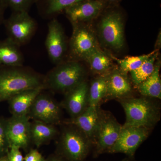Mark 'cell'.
I'll return each instance as SVG.
<instances>
[{"label":"cell","mask_w":161,"mask_h":161,"mask_svg":"<svg viewBox=\"0 0 161 161\" xmlns=\"http://www.w3.org/2000/svg\"><path fill=\"white\" fill-rule=\"evenodd\" d=\"M44 75L29 67L0 65V102L20 92L42 88Z\"/></svg>","instance_id":"6da1fadb"},{"label":"cell","mask_w":161,"mask_h":161,"mask_svg":"<svg viewBox=\"0 0 161 161\" xmlns=\"http://www.w3.org/2000/svg\"><path fill=\"white\" fill-rule=\"evenodd\" d=\"M86 74L80 61H63L44 75L43 89L65 94L85 81Z\"/></svg>","instance_id":"7a4b0ae2"},{"label":"cell","mask_w":161,"mask_h":161,"mask_svg":"<svg viewBox=\"0 0 161 161\" xmlns=\"http://www.w3.org/2000/svg\"><path fill=\"white\" fill-rule=\"evenodd\" d=\"M120 100L126 115L124 126L151 129L159 120V107L147 97L125 98Z\"/></svg>","instance_id":"3957f363"},{"label":"cell","mask_w":161,"mask_h":161,"mask_svg":"<svg viewBox=\"0 0 161 161\" xmlns=\"http://www.w3.org/2000/svg\"><path fill=\"white\" fill-rule=\"evenodd\" d=\"M67 125L58 141L60 156L66 161H84L93 142L78 128Z\"/></svg>","instance_id":"277c9868"},{"label":"cell","mask_w":161,"mask_h":161,"mask_svg":"<svg viewBox=\"0 0 161 161\" xmlns=\"http://www.w3.org/2000/svg\"><path fill=\"white\" fill-rule=\"evenodd\" d=\"M101 40L107 47L118 51L125 45L124 18L117 9H111L103 15L99 25Z\"/></svg>","instance_id":"5b68a950"},{"label":"cell","mask_w":161,"mask_h":161,"mask_svg":"<svg viewBox=\"0 0 161 161\" xmlns=\"http://www.w3.org/2000/svg\"><path fill=\"white\" fill-rule=\"evenodd\" d=\"M7 38L18 46L27 44L37 29V23L27 12H12L3 21Z\"/></svg>","instance_id":"8992f818"},{"label":"cell","mask_w":161,"mask_h":161,"mask_svg":"<svg viewBox=\"0 0 161 161\" xmlns=\"http://www.w3.org/2000/svg\"><path fill=\"white\" fill-rule=\"evenodd\" d=\"M122 126L112 114L100 109L99 122L94 142L96 154L108 152L117 141Z\"/></svg>","instance_id":"52a82bcc"},{"label":"cell","mask_w":161,"mask_h":161,"mask_svg":"<svg viewBox=\"0 0 161 161\" xmlns=\"http://www.w3.org/2000/svg\"><path fill=\"white\" fill-rule=\"evenodd\" d=\"M150 130L145 127L123 125L117 141L108 153H125L132 157L149 136Z\"/></svg>","instance_id":"ba28073f"},{"label":"cell","mask_w":161,"mask_h":161,"mask_svg":"<svg viewBox=\"0 0 161 161\" xmlns=\"http://www.w3.org/2000/svg\"><path fill=\"white\" fill-rule=\"evenodd\" d=\"M43 91L35 99L27 116L34 120L47 124H59L61 117V106L51 96L43 93Z\"/></svg>","instance_id":"9c48e42d"},{"label":"cell","mask_w":161,"mask_h":161,"mask_svg":"<svg viewBox=\"0 0 161 161\" xmlns=\"http://www.w3.org/2000/svg\"><path fill=\"white\" fill-rule=\"evenodd\" d=\"M72 25L73 33L69 44V55L74 60H83L88 53L98 47L96 38L85 23Z\"/></svg>","instance_id":"30bf717a"},{"label":"cell","mask_w":161,"mask_h":161,"mask_svg":"<svg viewBox=\"0 0 161 161\" xmlns=\"http://www.w3.org/2000/svg\"><path fill=\"white\" fill-rule=\"evenodd\" d=\"M45 47L48 57L55 65L64 61L67 51L66 37L60 23L56 18L48 23Z\"/></svg>","instance_id":"8fae6325"},{"label":"cell","mask_w":161,"mask_h":161,"mask_svg":"<svg viewBox=\"0 0 161 161\" xmlns=\"http://www.w3.org/2000/svg\"><path fill=\"white\" fill-rule=\"evenodd\" d=\"M106 6L103 0H82L64 12L72 24L85 23L97 17Z\"/></svg>","instance_id":"7c38bea8"},{"label":"cell","mask_w":161,"mask_h":161,"mask_svg":"<svg viewBox=\"0 0 161 161\" xmlns=\"http://www.w3.org/2000/svg\"><path fill=\"white\" fill-rule=\"evenodd\" d=\"M27 115H12L6 120V134L9 146L15 145L25 149L31 142V122Z\"/></svg>","instance_id":"4fadbf2b"},{"label":"cell","mask_w":161,"mask_h":161,"mask_svg":"<svg viewBox=\"0 0 161 161\" xmlns=\"http://www.w3.org/2000/svg\"><path fill=\"white\" fill-rule=\"evenodd\" d=\"M89 87L85 80L64 94L65 97L60 105L72 118L80 115L88 106Z\"/></svg>","instance_id":"5bb4252c"},{"label":"cell","mask_w":161,"mask_h":161,"mask_svg":"<svg viewBox=\"0 0 161 161\" xmlns=\"http://www.w3.org/2000/svg\"><path fill=\"white\" fill-rule=\"evenodd\" d=\"M100 109L99 106H90L80 115L66 121V125L78 128L94 142L98 129Z\"/></svg>","instance_id":"9a60e30c"},{"label":"cell","mask_w":161,"mask_h":161,"mask_svg":"<svg viewBox=\"0 0 161 161\" xmlns=\"http://www.w3.org/2000/svg\"><path fill=\"white\" fill-rule=\"evenodd\" d=\"M107 93L106 97L111 98H127L132 88L125 74L120 70L115 69L107 74Z\"/></svg>","instance_id":"2e32d148"},{"label":"cell","mask_w":161,"mask_h":161,"mask_svg":"<svg viewBox=\"0 0 161 161\" xmlns=\"http://www.w3.org/2000/svg\"><path fill=\"white\" fill-rule=\"evenodd\" d=\"M43 91L42 88L23 91L15 95L8 100L9 109L12 115H28L34 101L38 95Z\"/></svg>","instance_id":"e0dca14e"},{"label":"cell","mask_w":161,"mask_h":161,"mask_svg":"<svg viewBox=\"0 0 161 161\" xmlns=\"http://www.w3.org/2000/svg\"><path fill=\"white\" fill-rule=\"evenodd\" d=\"M20 47L7 38L0 41V65H23L24 59Z\"/></svg>","instance_id":"ac0fdd59"},{"label":"cell","mask_w":161,"mask_h":161,"mask_svg":"<svg viewBox=\"0 0 161 161\" xmlns=\"http://www.w3.org/2000/svg\"><path fill=\"white\" fill-rule=\"evenodd\" d=\"M82 0H36V5L40 15L44 19H52L66 8Z\"/></svg>","instance_id":"d6986e66"},{"label":"cell","mask_w":161,"mask_h":161,"mask_svg":"<svg viewBox=\"0 0 161 161\" xmlns=\"http://www.w3.org/2000/svg\"><path fill=\"white\" fill-rule=\"evenodd\" d=\"M54 125L40 121H33L30 126L31 142L38 147L48 143L59 133Z\"/></svg>","instance_id":"ffe728a7"},{"label":"cell","mask_w":161,"mask_h":161,"mask_svg":"<svg viewBox=\"0 0 161 161\" xmlns=\"http://www.w3.org/2000/svg\"><path fill=\"white\" fill-rule=\"evenodd\" d=\"M160 62L158 61L155 64L152 74L138 86L139 92L141 95L146 97L161 98V80L159 71Z\"/></svg>","instance_id":"44dd1931"},{"label":"cell","mask_w":161,"mask_h":161,"mask_svg":"<svg viewBox=\"0 0 161 161\" xmlns=\"http://www.w3.org/2000/svg\"><path fill=\"white\" fill-rule=\"evenodd\" d=\"M83 60L88 63L92 71L101 75L108 74L112 67L111 58L98 47L88 53Z\"/></svg>","instance_id":"7402d4cb"},{"label":"cell","mask_w":161,"mask_h":161,"mask_svg":"<svg viewBox=\"0 0 161 161\" xmlns=\"http://www.w3.org/2000/svg\"><path fill=\"white\" fill-rule=\"evenodd\" d=\"M107 93V75H101L95 78L89 87V105L98 106Z\"/></svg>","instance_id":"603a6c76"},{"label":"cell","mask_w":161,"mask_h":161,"mask_svg":"<svg viewBox=\"0 0 161 161\" xmlns=\"http://www.w3.org/2000/svg\"><path fill=\"white\" fill-rule=\"evenodd\" d=\"M157 51L150 57L144 61L137 69L130 72L133 83L138 86L140 84L147 79L152 74L154 69L155 61L158 56Z\"/></svg>","instance_id":"cb8c5ba5"},{"label":"cell","mask_w":161,"mask_h":161,"mask_svg":"<svg viewBox=\"0 0 161 161\" xmlns=\"http://www.w3.org/2000/svg\"><path fill=\"white\" fill-rule=\"evenodd\" d=\"M157 51V50H155L148 54L128 57L125 59H119L112 55H111V58L118 64L120 67L121 71L126 75L128 72L137 69L143 63L144 61L153 54Z\"/></svg>","instance_id":"d4e9b609"},{"label":"cell","mask_w":161,"mask_h":161,"mask_svg":"<svg viewBox=\"0 0 161 161\" xmlns=\"http://www.w3.org/2000/svg\"><path fill=\"white\" fill-rule=\"evenodd\" d=\"M7 8L12 12H27L33 5L36 4V0H2Z\"/></svg>","instance_id":"484cf974"},{"label":"cell","mask_w":161,"mask_h":161,"mask_svg":"<svg viewBox=\"0 0 161 161\" xmlns=\"http://www.w3.org/2000/svg\"><path fill=\"white\" fill-rule=\"evenodd\" d=\"M10 146L6 134V120L0 118V154L6 151Z\"/></svg>","instance_id":"4316f807"},{"label":"cell","mask_w":161,"mask_h":161,"mask_svg":"<svg viewBox=\"0 0 161 161\" xmlns=\"http://www.w3.org/2000/svg\"><path fill=\"white\" fill-rule=\"evenodd\" d=\"M20 148L15 145H11L8 152L9 161H24V158L20 150Z\"/></svg>","instance_id":"83f0119b"},{"label":"cell","mask_w":161,"mask_h":161,"mask_svg":"<svg viewBox=\"0 0 161 161\" xmlns=\"http://www.w3.org/2000/svg\"><path fill=\"white\" fill-rule=\"evenodd\" d=\"M24 161H46V160L38 150H32L25 157Z\"/></svg>","instance_id":"f1b7e54d"},{"label":"cell","mask_w":161,"mask_h":161,"mask_svg":"<svg viewBox=\"0 0 161 161\" xmlns=\"http://www.w3.org/2000/svg\"><path fill=\"white\" fill-rule=\"evenodd\" d=\"M7 6L4 4L2 0H0V25L3 24L4 19V14L7 9Z\"/></svg>","instance_id":"f546056e"},{"label":"cell","mask_w":161,"mask_h":161,"mask_svg":"<svg viewBox=\"0 0 161 161\" xmlns=\"http://www.w3.org/2000/svg\"><path fill=\"white\" fill-rule=\"evenodd\" d=\"M46 161H66L61 156H53Z\"/></svg>","instance_id":"4dcf8cb0"},{"label":"cell","mask_w":161,"mask_h":161,"mask_svg":"<svg viewBox=\"0 0 161 161\" xmlns=\"http://www.w3.org/2000/svg\"><path fill=\"white\" fill-rule=\"evenodd\" d=\"M104 2L106 4H109V5H115L117 4L119 2H120V0H103Z\"/></svg>","instance_id":"1f68e13d"},{"label":"cell","mask_w":161,"mask_h":161,"mask_svg":"<svg viewBox=\"0 0 161 161\" xmlns=\"http://www.w3.org/2000/svg\"><path fill=\"white\" fill-rule=\"evenodd\" d=\"M0 161H9V160H8L7 157L6 156L0 158Z\"/></svg>","instance_id":"d6a6232c"},{"label":"cell","mask_w":161,"mask_h":161,"mask_svg":"<svg viewBox=\"0 0 161 161\" xmlns=\"http://www.w3.org/2000/svg\"><path fill=\"white\" fill-rule=\"evenodd\" d=\"M132 161L127 160V161Z\"/></svg>","instance_id":"836d02e7"}]
</instances>
